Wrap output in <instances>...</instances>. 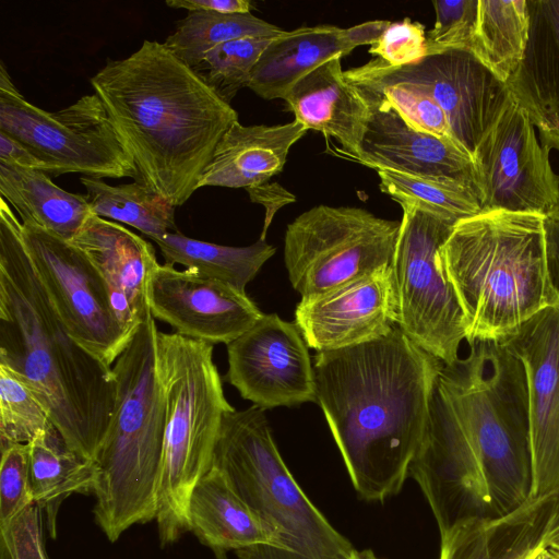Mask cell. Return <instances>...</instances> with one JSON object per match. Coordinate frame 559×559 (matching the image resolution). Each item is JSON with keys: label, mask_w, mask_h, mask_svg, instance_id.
<instances>
[{"label": "cell", "mask_w": 559, "mask_h": 559, "mask_svg": "<svg viewBox=\"0 0 559 559\" xmlns=\"http://www.w3.org/2000/svg\"><path fill=\"white\" fill-rule=\"evenodd\" d=\"M34 504L36 503L31 481L28 443L1 449L0 531L7 530Z\"/></svg>", "instance_id": "obj_36"}, {"label": "cell", "mask_w": 559, "mask_h": 559, "mask_svg": "<svg viewBox=\"0 0 559 559\" xmlns=\"http://www.w3.org/2000/svg\"><path fill=\"white\" fill-rule=\"evenodd\" d=\"M50 421L48 412L31 389L0 364V450L29 443Z\"/></svg>", "instance_id": "obj_35"}, {"label": "cell", "mask_w": 559, "mask_h": 559, "mask_svg": "<svg viewBox=\"0 0 559 559\" xmlns=\"http://www.w3.org/2000/svg\"><path fill=\"white\" fill-rule=\"evenodd\" d=\"M440 537L439 559H535L559 539V490L503 515L457 522Z\"/></svg>", "instance_id": "obj_19"}, {"label": "cell", "mask_w": 559, "mask_h": 559, "mask_svg": "<svg viewBox=\"0 0 559 559\" xmlns=\"http://www.w3.org/2000/svg\"><path fill=\"white\" fill-rule=\"evenodd\" d=\"M388 67L432 98L448 121L452 141L472 158L511 96L504 83L463 49L428 53L411 64Z\"/></svg>", "instance_id": "obj_15"}, {"label": "cell", "mask_w": 559, "mask_h": 559, "mask_svg": "<svg viewBox=\"0 0 559 559\" xmlns=\"http://www.w3.org/2000/svg\"><path fill=\"white\" fill-rule=\"evenodd\" d=\"M403 216L392 261L395 325L444 365L455 362L466 323L439 260L456 223L413 205Z\"/></svg>", "instance_id": "obj_10"}, {"label": "cell", "mask_w": 559, "mask_h": 559, "mask_svg": "<svg viewBox=\"0 0 559 559\" xmlns=\"http://www.w3.org/2000/svg\"><path fill=\"white\" fill-rule=\"evenodd\" d=\"M253 405L224 415L212 466L280 535L277 559H352L356 550L304 492Z\"/></svg>", "instance_id": "obj_8"}, {"label": "cell", "mask_w": 559, "mask_h": 559, "mask_svg": "<svg viewBox=\"0 0 559 559\" xmlns=\"http://www.w3.org/2000/svg\"><path fill=\"white\" fill-rule=\"evenodd\" d=\"M28 455L34 501L55 538L61 503L73 493L94 492L97 464L73 450L52 421L28 443Z\"/></svg>", "instance_id": "obj_27"}, {"label": "cell", "mask_w": 559, "mask_h": 559, "mask_svg": "<svg viewBox=\"0 0 559 559\" xmlns=\"http://www.w3.org/2000/svg\"><path fill=\"white\" fill-rule=\"evenodd\" d=\"M444 364L397 326L314 356L317 403L360 499L397 495L423 442Z\"/></svg>", "instance_id": "obj_1"}, {"label": "cell", "mask_w": 559, "mask_h": 559, "mask_svg": "<svg viewBox=\"0 0 559 559\" xmlns=\"http://www.w3.org/2000/svg\"><path fill=\"white\" fill-rule=\"evenodd\" d=\"M0 364L46 408L69 445L95 461L116 403L107 366L67 331L22 237V223L0 198Z\"/></svg>", "instance_id": "obj_3"}, {"label": "cell", "mask_w": 559, "mask_h": 559, "mask_svg": "<svg viewBox=\"0 0 559 559\" xmlns=\"http://www.w3.org/2000/svg\"><path fill=\"white\" fill-rule=\"evenodd\" d=\"M549 152L539 143L527 112L510 96L473 158L481 212L545 215L557 206L559 175L550 165Z\"/></svg>", "instance_id": "obj_13"}, {"label": "cell", "mask_w": 559, "mask_h": 559, "mask_svg": "<svg viewBox=\"0 0 559 559\" xmlns=\"http://www.w3.org/2000/svg\"><path fill=\"white\" fill-rule=\"evenodd\" d=\"M344 74L367 103L390 107L414 129L453 142L448 121L432 98L416 84L394 74L384 60L372 59Z\"/></svg>", "instance_id": "obj_30"}, {"label": "cell", "mask_w": 559, "mask_h": 559, "mask_svg": "<svg viewBox=\"0 0 559 559\" xmlns=\"http://www.w3.org/2000/svg\"><path fill=\"white\" fill-rule=\"evenodd\" d=\"M0 194L33 223L71 241L93 214L85 194L56 186L46 173L0 162Z\"/></svg>", "instance_id": "obj_26"}, {"label": "cell", "mask_w": 559, "mask_h": 559, "mask_svg": "<svg viewBox=\"0 0 559 559\" xmlns=\"http://www.w3.org/2000/svg\"><path fill=\"white\" fill-rule=\"evenodd\" d=\"M148 307L176 333L213 345H228L263 316L246 292L169 263L158 264L151 276Z\"/></svg>", "instance_id": "obj_17"}, {"label": "cell", "mask_w": 559, "mask_h": 559, "mask_svg": "<svg viewBox=\"0 0 559 559\" xmlns=\"http://www.w3.org/2000/svg\"><path fill=\"white\" fill-rule=\"evenodd\" d=\"M401 222L353 206L318 205L287 225L284 261L301 297L392 266Z\"/></svg>", "instance_id": "obj_11"}, {"label": "cell", "mask_w": 559, "mask_h": 559, "mask_svg": "<svg viewBox=\"0 0 559 559\" xmlns=\"http://www.w3.org/2000/svg\"><path fill=\"white\" fill-rule=\"evenodd\" d=\"M227 346L226 381L262 409L317 402L308 345L294 322L264 314Z\"/></svg>", "instance_id": "obj_14"}, {"label": "cell", "mask_w": 559, "mask_h": 559, "mask_svg": "<svg viewBox=\"0 0 559 559\" xmlns=\"http://www.w3.org/2000/svg\"><path fill=\"white\" fill-rule=\"evenodd\" d=\"M535 559H559V552H556L549 547Z\"/></svg>", "instance_id": "obj_45"}, {"label": "cell", "mask_w": 559, "mask_h": 559, "mask_svg": "<svg viewBox=\"0 0 559 559\" xmlns=\"http://www.w3.org/2000/svg\"><path fill=\"white\" fill-rule=\"evenodd\" d=\"M80 181L95 215L128 224L152 240L166 233L179 231L175 206L140 180L119 186L90 177H81Z\"/></svg>", "instance_id": "obj_31"}, {"label": "cell", "mask_w": 559, "mask_h": 559, "mask_svg": "<svg viewBox=\"0 0 559 559\" xmlns=\"http://www.w3.org/2000/svg\"><path fill=\"white\" fill-rule=\"evenodd\" d=\"M295 120L308 130L334 138L356 162L371 116L368 103L345 78L341 58L301 78L283 98Z\"/></svg>", "instance_id": "obj_24"}, {"label": "cell", "mask_w": 559, "mask_h": 559, "mask_svg": "<svg viewBox=\"0 0 559 559\" xmlns=\"http://www.w3.org/2000/svg\"><path fill=\"white\" fill-rule=\"evenodd\" d=\"M308 129L294 120L276 126L236 121L218 142L198 188H253L282 171L289 148Z\"/></svg>", "instance_id": "obj_25"}, {"label": "cell", "mask_w": 559, "mask_h": 559, "mask_svg": "<svg viewBox=\"0 0 559 559\" xmlns=\"http://www.w3.org/2000/svg\"><path fill=\"white\" fill-rule=\"evenodd\" d=\"M368 105L371 116L358 163L377 171L451 178L475 191L474 160L467 153L449 140L414 129L390 107Z\"/></svg>", "instance_id": "obj_21"}, {"label": "cell", "mask_w": 559, "mask_h": 559, "mask_svg": "<svg viewBox=\"0 0 559 559\" xmlns=\"http://www.w3.org/2000/svg\"><path fill=\"white\" fill-rule=\"evenodd\" d=\"M131 154L136 180L171 205L186 203L237 111L164 44L144 40L91 79Z\"/></svg>", "instance_id": "obj_2"}, {"label": "cell", "mask_w": 559, "mask_h": 559, "mask_svg": "<svg viewBox=\"0 0 559 559\" xmlns=\"http://www.w3.org/2000/svg\"><path fill=\"white\" fill-rule=\"evenodd\" d=\"M284 32L251 13L189 11L164 45L192 69L209 50L223 43L245 37H276Z\"/></svg>", "instance_id": "obj_32"}, {"label": "cell", "mask_w": 559, "mask_h": 559, "mask_svg": "<svg viewBox=\"0 0 559 559\" xmlns=\"http://www.w3.org/2000/svg\"><path fill=\"white\" fill-rule=\"evenodd\" d=\"M436 22L427 32V55L448 49H469L478 0H435Z\"/></svg>", "instance_id": "obj_37"}, {"label": "cell", "mask_w": 559, "mask_h": 559, "mask_svg": "<svg viewBox=\"0 0 559 559\" xmlns=\"http://www.w3.org/2000/svg\"><path fill=\"white\" fill-rule=\"evenodd\" d=\"M276 37H245L223 43L209 50L192 70L219 98L230 104L237 92L247 87L255 64Z\"/></svg>", "instance_id": "obj_34"}, {"label": "cell", "mask_w": 559, "mask_h": 559, "mask_svg": "<svg viewBox=\"0 0 559 559\" xmlns=\"http://www.w3.org/2000/svg\"><path fill=\"white\" fill-rule=\"evenodd\" d=\"M21 223L32 264L67 331L111 367L133 335L119 321L102 275L70 241L33 223Z\"/></svg>", "instance_id": "obj_12"}, {"label": "cell", "mask_w": 559, "mask_h": 559, "mask_svg": "<svg viewBox=\"0 0 559 559\" xmlns=\"http://www.w3.org/2000/svg\"><path fill=\"white\" fill-rule=\"evenodd\" d=\"M444 365L437 390L480 465L495 515L524 503L532 489L527 377L499 342H475Z\"/></svg>", "instance_id": "obj_6"}, {"label": "cell", "mask_w": 559, "mask_h": 559, "mask_svg": "<svg viewBox=\"0 0 559 559\" xmlns=\"http://www.w3.org/2000/svg\"><path fill=\"white\" fill-rule=\"evenodd\" d=\"M154 241L165 263L181 264L241 292L276 251L262 239L247 247H231L189 238L179 231L166 233Z\"/></svg>", "instance_id": "obj_28"}, {"label": "cell", "mask_w": 559, "mask_h": 559, "mask_svg": "<svg viewBox=\"0 0 559 559\" xmlns=\"http://www.w3.org/2000/svg\"><path fill=\"white\" fill-rule=\"evenodd\" d=\"M43 526V511L34 504L7 530L0 531V540L5 544L13 559H49Z\"/></svg>", "instance_id": "obj_39"}, {"label": "cell", "mask_w": 559, "mask_h": 559, "mask_svg": "<svg viewBox=\"0 0 559 559\" xmlns=\"http://www.w3.org/2000/svg\"><path fill=\"white\" fill-rule=\"evenodd\" d=\"M524 365L532 450L530 497L559 490V307H547L498 341Z\"/></svg>", "instance_id": "obj_16"}, {"label": "cell", "mask_w": 559, "mask_h": 559, "mask_svg": "<svg viewBox=\"0 0 559 559\" xmlns=\"http://www.w3.org/2000/svg\"><path fill=\"white\" fill-rule=\"evenodd\" d=\"M352 559H384L379 556L372 549L355 550Z\"/></svg>", "instance_id": "obj_44"}, {"label": "cell", "mask_w": 559, "mask_h": 559, "mask_svg": "<svg viewBox=\"0 0 559 559\" xmlns=\"http://www.w3.org/2000/svg\"><path fill=\"white\" fill-rule=\"evenodd\" d=\"M543 216L488 211L459 221L439 251L466 323V341L498 342L555 306L544 255Z\"/></svg>", "instance_id": "obj_4"}, {"label": "cell", "mask_w": 559, "mask_h": 559, "mask_svg": "<svg viewBox=\"0 0 559 559\" xmlns=\"http://www.w3.org/2000/svg\"><path fill=\"white\" fill-rule=\"evenodd\" d=\"M550 548L552 550H555L556 552H559V539H557L556 542H554L550 546Z\"/></svg>", "instance_id": "obj_47"}, {"label": "cell", "mask_w": 559, "mask_h": 559, "mask_svg": "<svg viewBox=\"0 0 559 559\" xmlns=\"http://www.w3.org/2000/svg\"><path fill=\"white\" fill-rule=\"evenodd\" d=\"M166 5L188 11H214L218 13H251L252 3L248 0H168Z\"/></svg>", "instance_id": "obj_42"}, {"label": "cell", "mask_w": 559, "mask_h": 559, "mask_svg": "<svg viewBox=\"0 0 559 559\" xmlns=\"http://www.w3.org/2000/svg\"><path fill=\"white\" fill-rule=\"evenodd\" d=\"M426 34L423 24L407 17L400 22H390L369 48V53L392 67L414 63L427 55Z\"/></svg>", "instance_id": "obj_38"}, {"label": "cell", "mask_w": 559, "mask_h": 559, "mask_svg": "<svg viewBox=\"0 0 559 559\" xmlns=\"http://www.w3.org/2000/svg\"><path fill=\"white\" fill-rule=\"evenodd\" d=\"M543 229L547 284L559 307V204L543 216Z\"/></svg>", "instance_id": "obj_40"}, {"label": "cell", "mask_w": 559, "mask_h": 559, "mask_svg": "<svg viewBox=\"0 0 559 559\" xmlns=\"http://www.w3.org/2000/svg\"><path fill=\"white\" fill-rule=\"evenodd\" d=\"M213 348L176 332L157 331L156 365L166 406L155 518L162 546L189 532L191 493L211 469L224 415L234 409L225 397Z\"/></svg>", "instance_id": "obj_7"}, {"label": "cell", "mask_w": 559, "mask_h": 559, "mask_svg": "<svg viewBox=\"0 0 559 559\" xmlns=\"http://www.w3.org/2000/svg\"><path fill=\"white\" fill-rule=\"evenodd\" d=\"M389 21H370L347 28L317 25L284 32L273 39L255 64L247 85L264 99L284 98L305 75L356 47L373 45Z\"/></svg>", "instance_id": "obj_22"}, {"label": "cell", "mask_w": 559, "mask_h": 559, "mask_svg": "<svg viewBox=\"0 0 559 559\" xmlns=\"http://www.w3.org/2000/svg\"><path fill=\"white\" fill-rule=\"evenodd\" d=\"M0 162L45 173V165L22 143L0 131Z\"/></svg>", "instance_id": "obj_43"}, {"label": "cell", "mask_w": 559, "mask_h": 559, "mask_svg": "<svg viewBox=\"0 0 559 559\" xmlns=\"http://www.w3.org/2000/svg\"><path fill=\"white\" fill-rule=\"evenodd\" d=\"M0 131L22 143L55 177H139L136 165L94 93L58 110L46 111L25 99L0 62Z\"/></svg>", "instance_id": "obj_9"}, {"label": "cell", "mask_w": 559, "mask_h": 559, "mask_svg": "<svg viewBox=\"0 0 559 559\" xmlns=\"http://www.w3.org/2000/svg\"><path fill=\"white\" fill-rule=\"evenodd\" d=\"M396 308L392 270L381 269L328 292L301 297L295 323L308 347L332 352L390 333Z\"/></svg>", "instance_id": "obj_18"}, {"label": "cell", "mask_w": 559, "mask_h": 559, "mask_svg": "<svg viewBox=\"0 0 559 559\" xmlns=\"http://www.w3.org/2000/svg\"><path fill=\"white\" fill-rule=\"evenodd\" d=\"M0 559H13L5 544L0 540Z\"/></svg>", "instance_id": "obj_46"}, {"label": "cell", "mask_w": 559, "mask_h": 559, "mask_svg": "<svg viewBox=\"0 0 559 559\" xmlns=\"http://www.w3.org/2000/svg\"><path fill=\"white\" fill-rule=\"evenodd\" d=\"M380 189L402 205H413L457 223L481 213L472 187L451 178L378 170Z\"/></svg>", "instance_id": "obj_33"}, {"label": "cell", "mask_w": 559, "mask_h": 559, "mask_svg": "<svg viewBox=\"0 0 559 559\" xmlns=\"http://www.w3.org/2000/svg\"><path fill=\"white\" fill-rule=\"evenodd\" d=\"M530 33L524 56L507 82L543 145L559 151V0H527Z\"/></svg>", "instance_id": "obj_23"}, {"label": "cell", "mask_w": 559, "mask_h": 559, "mask_svg": "<svg viewBox=\"0 0 559 559\" xmlns=\"http://www.w3.org/2000/svg\"><path fill=\"white\" fill-rule=\"evenodd\" d=\"M528 33L527 0H478L468 51L507 84L524 56Z\"/></svg>", "instance_id": "obj_29"}, {"label": "cell", "mask_w": 559, "mask_h": 559, "mask_svg": "<svg viewBox=\"0 0 559 559\" xmlns=\"http://www.w3.org/2000/svg\"><path fill=\"white\" fill-rule=\"evenodd\" d=\"M252 202L262 204L265 207V219L260 239L265 240L266 230L277 210L295 201V197L277 183H263L247 189Z\"/></svg>", "instance_id": "obj_41"}, {"label": "cell", "mask_w": 559, "mask_h": 559, "mask_svg": "<svg viewBox=\"0 0 559 559\" xmlns=\"http://www.w3.org/2000/svg\"><path fill=\"white\" fill-rule=\"evenodd\" d=\"M157 326L151 312L112 367L116 403L96 456L94 516L116 542L157 513L166 427L165 397L156 365Z\"/></svg>", "instance_id": "obj_5"}, {"label": "cell", "mask_w": 559, "mask_h": 559, "mask_svg": "<svg viewBox=\"0 0 559 559\" xmlns=\"http://www.w3.org/2000/svg\"><path fill=\"white\" fill-rule=\"evenodd\" d=\"M70 242L99 272L119 321L134 335L151 312L150 281L159 264L154 247L122 225L94 213Z\"/></svg>", "instance_id": "obj_20"}]
</instances>
